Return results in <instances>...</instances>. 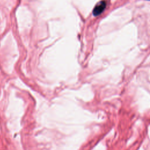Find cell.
Listing matches in <instances>:
<instances>
[{"label":"cell","instance_id":"obj_1","mask_svg":"<svg viewBox=\"0 0 150 150\" xmlns=\"http://www.w3.org/2000/svg\"><path fill=\"white\" fill-rule=\"evenodd\" d=\"M105 6H106V2L104 1H101L99 2L96 5V6L93 9V15L94 16H98L100 15L105 8Z\"/></svg>","mask_w":150,"mask_h":150}]
</instances>
